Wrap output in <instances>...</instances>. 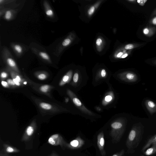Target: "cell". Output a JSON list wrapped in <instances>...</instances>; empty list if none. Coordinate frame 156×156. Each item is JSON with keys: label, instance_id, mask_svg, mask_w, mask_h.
I'll return each mask as SVG.
<instances>
[{"label": "cell", "instance_id": "3", "mask_svg": "<svg viewBox=\"0 0 156 156\" xmlns=\"http://www.w3.org/2000/svg\"><path fill=\"white\" fill-rule=\"evenodd\" d=\"M125 126L123 122H115L111 124L110 136L113 143H117L120 140L124 132Z\"/></svg>", "mask_w": 156, "mask_h": 156}, {"label": "cell", "instance_id": "2", "mask_svg": "<svg viewBox=\"0 0 156 156\" xmlns=\"http://www.w3.org/2000/svg\"><path fill=\"white\" fill-rule=\"evenodd\" d=\"M31 98L37 105L40 111L43 114H55L61 112L63 111V108L57 104L47 102L34 97H32Z\"/></svg>", "mask_w": 156, "mask_h": 156}, {"label": "cell", "instance_id": "14", "mask_svg": "<svg viewBox=\"0 0 156 156\" xmlns=\"http://www.w3.org/2000/svg\"><path fill=\"white\" fill-rule=\"evenodd\" d=\"M18 11V9H8L5 12L3 18L5 20L7 21L13 20L16 17Z\"/></svg>", "mask_w": 156, "mask_h": 156}, {"label": "cell", "instance_id": "11", "mask_svg": "<svg viewBox=\"0 0 156 156\" xmlns=\"http://www.w3.org/2000/svg\"><path fill=\"white\" fill-rule=\"evenodd\" d=\"M32 51L42 60L49 64H52V62L49 55L46 52L41 51L35 48H31Z\"/></svg>", "mask_w": 156, "mask_h": 156}, {"label": "cell", "instance_id": "18", "mask_svg": "<svg viewBox=\"0 0 156 156\" xmlns=\"http://www.w3.org/2000/svg\"><path fill=\"white\" fill-rule=\"evenodd\" d=\"M146 108L151 115L156 112V104L152 101L147 100L145 101Z\"/></svg>", "mask_w": 156, "mask_h": 156}, {"label": "cell", "instance_id": "24", "mask_svg": "<svg viewBox=\"0 0 156 156\" xmlns=\"http://www.w3.org/2000/svg\"><path fill=\"white\" fill-rule=\"evenodd\" d=\"M142 44H130L126 45L125 48L126 50H130L139 47L142 45Z\"/></svg>", "mask_w": 156, "mask_h": 156}, {"label": "cell", "instance_id": "9", "mask_svg": "<svg viewBox=\"0 0 156 156\" xmlns=\"http://www.w3.org/2000/svg\"><path fill=\"white\" fill-rule=\"evenodd\" d=\"M67 94L72 100L73 102L79 108L85 113L90 115H92V113L87 110L82 104L79 99L77 98L75 94L70 90H67Z\"/></svg>", "mask_w": 156, "mask_h": 156}, {"label": "cell", "instance_id": "33", "mask_svg": "<svg viewBox=\"0 0 156 156\" xmlns=\"http://www.w3.org/2000/svg\"><path fill=\"white\" fill-rule=\"evenodd\" d=\"M102 40L100 38H98L97 39L96 43L98 45H100L102 43Z\"/></svg>", "mask_w": 156, "mask_h": 156}, {"label": "cell", "instance_id": "31", "mask_svg": "<svg viewBox=\"0 0 156 156\" xmlns=\"http://www.w3.org/2000/svg\"><path fill=\"white\" fill-rule=\"evenodd\" d=\"M94 6H92L89 9L88 11V14L90 15H91L94 12Z\"/></svg>", "mask_w": 156, "mask_h": 156}, {"label": "cell", "instance_id": "17", "mask_svg": "<svg viewBox=\"0 0 156 156\" xmlns=\"http://www.w3.org/2000/svg\"><path fill=\"white\" fill-rule=\"evenodd\" d=\"M3 151L8 154L18 153L20 152V150L18 148L6 143L3 144Z\"/></svg>", "mask_w": 156, "mask_h": 156}, {"label": "cell", "instance_id": "21", "mask_svg": "<svg viewBox=\"0 0 156 156\" xmlns=\"http://www.w3.org/2000/svg\"><path fill=\"white\" fill-rule=\"evenodd\" d=\"M156 28L153 27H144L143 30V33L145 36L151 37L155 33Z\"/></svg>", "mask_w": 156, "mask_h": 156}, {"label": "cell", "instance_id": "34", "mask_svg": "<svg viewBox=\"0 0 156 156\" xmlns=\"http://www.w3.org/2000/svg\"><path fill=\"white\" fill-rule=\"evenodd\" d=\"M112 99V97L110 96H107L105 97V100L107 101H109Z\"/></svg>", "mask_w": 156, "mask_h": 156}, {"label": "cell", "instance_id": "25", "mask_svg": "<svg viewBox=\"0 0 156 156\" xmlns=\"http://www.w3.org/2000/svg\"><path fill=\"white\" fill-rule=\"evenodd\" d=\"M8 73V72L6 70V71H2L1 72L0 74L1 80H4L8 77L9 75Z\"/></svg>", "mask_w": 156, "mask_h": 156}, {"label": "cell", "instance_id": "23", "mask_svg": "<svg viewBox=\"0 0 156 156\" xmlns=\"http://www.w3.org/2000/svg\"><path fill=\"white\" fill-rule=\"evenodd\" d=\"M156 153V144L152 145V146L148 148L144 152L146 155H150Z\"/></svg>", "mask_w": 156, "mask_h": 156}, {"label": "cell", "instance_id": "12", "mask_svg": "<svg viewBox=\"0 0 156 156\" xmlns=\"http://www.w3.org/2000/svg\"><path fill=\"white\" fill-rule=\"evenodd\" d=\"M97 144L98 148L102 156H105L106 151L105 149V140L103 132H100L97 137Z\"/></svg>", "mask_w": 156, "mask_h": 156}, {"label": "cell", "instance_id": "16", "mask_svg": "<svg viewBox=\"0 0 156 156\" xmlns=\"http://www.w3.org/2000/svg\"><path fill=\"white\" fill-rule=\"evenodd\" d=\"M43 5L46 16L50 18H54V12L48 2L47 0H44L43 2Z\"/></svg>", "mask_w": 156, "mask_h": 156}, {"label": "cell", "instance_id": "36", "mask_svg": "<svg viewBox=\"0 0 156 156\" xmlns=\"http://www.w3.org/2000/svg\"><path fill=\"white\" fill-rule=\"evenodd\" d=\"M49 156H59L55 152L53 151Z\"/></svg>", "mask_w": 156, "mask_h": 156}, {"label": "cell", "instance_id": "10", "mask_svg": "<svg viewBox=\"0 0 156 156\" xmlns=\"http://www.w3.org/2000/svg\"><path fill=\"white\" fill-rule=\"evenodd\" d=\"M85 141L80 136L76 137L71 140L69 143H67L66 148L70 149H76L81 147L85 144Z\"/></svg>", "mask_w": 156, "mask_h": 156}, {"label": "cell", "instance_id": "8", "mask_svg": "<svg viewBox=\"0 0 156 156\" xmlns=\"http://www.w3.org/2000/svg\"><path fill=\"white\" fill-rule=\"evenodd\" d=\"M5 69L10 74L17 87L23 86L24 83L28 81L27 79L23 78L20 74L14 71L9 67L6 66Z\"/></svg>", "mask_w": 156, "mask_h": 156}, {"label": "cell", "instance_id": "22", "mask_svg": "<svg viewBox=\"0 0 156 156\" xmlns=\"http://www.w3.org/2000/svg\"><path fill=\"white\" fill-rule=\"evenodd\" d=\"M156 144V134L151 137L143 146L142 150L144 151L151 145Z\"/></svg>", "mask_w": 156, "mask_h": 156}, {"label": "cell", "instance_id": "1", "mask_svg": "<svg viewBox=\"0 0 156 156\" xmlns=\"http://www.w3.org/2000/svg\"><path fill=\"white\" fill-rule=\"evenodd\" d=\"M143 131L141 125L136 124L132 127L126 141V145L128 149L132 150L137 147L141 140Z\"/></svg>", "mask_w": 156, "mask_h": 156}, {"label": "cell", "instance_id": "27", "mask_svg": "<svg viewBox=\"0 0 156 156\" xmlns=\"http://www.w3.org/2000/svg\"><path fill=\"white\" fill-rule=\"evenodd\" d=\"M125 152V150L124 149H122L119 151L114 154L111 156H124Z\"/></svg>", "mask_w": 156, "mask_h": 156}, {"label": "cell", "instance_id": "19", "mask_svg": "<svg viewBox=\"0 0 156 156\" xmlns=\"http://www.w3.org/2000/svg\"><path fill=\"white\" fill-rule=\"evenodd\" d=\"M72 72L71 70L68 72L62 77L59 83L60 86H62L69 83L71 79Z\"/></svg>", "mask_w": 156, "mask_h": 156}, {"label": "cell", "instance_id": "32", "mask_svg": "<svg viewBox=\"0 0 156 156\" xmlns=\"http://www.w3.org/2000/svg\"><path fill=\"white\" fill-rule=\"evenodd\" d=\"M150 23L153 25H156V16L151 19L150 21Z\"/></svg>", "mask_w": 156, "mask_h": 156}, {"label": "cell", "instance_id": "13", "mask_svg": "<svg viewBox=\"0 0 156 156\" xmlns=\"http://www.w3.org/2000/svg\"><path fill=\"white\" fill-rule=\"evenodd\" d=\"M10 45L16 55L18 57H21L26 50L24 46L18 43H12Z\"/></svg>", "mask_w": 156, "mask_h": 156}, {"label": "cell", "instance_id": "40", "mask_svg": "<svg viewBox=\"0 0 156 156\" xmlns=\"http://www.w3.org/2000/svg\"><path fill=\"white\" fill-rule=\"evenodd\" d=\"M128 1L129 2H136V0H128Z\"/></svg>", "mask_w": 156, "mask_h": 156}, {"label": "cell", "instance_id": "5", "mask_svg": "<svg viewBox=\"0 0 156 156\" xmlns=\"http://www.w3.org/2000/svg\"><path fill=\"white\" fill-rule=\"evenodd\" d=\"M31 87L39 93L44 94L51 98L50 92L54 88V86L48 84L36 83L27 79Z\"/></svg>", "mask_w": 156, "mask_h": 156}, {"label": "cell", "instance_id": "15", "mask_svg": "<svg viewBox=\"0 0 156 156\" xmlns=\"http://www.w3.org/2000/svg\"><path fill=\"white\" fill-rule=\"evenodd\" d=\"M122 79L124 80L129 82H135L138 80L137 75L131 72H126L123 73L122 76Z\"/></svg>", "mask_w": 156, "mask_h": 156}, {"label": "cell", "instance_id": "26", "mask_svg": "<svg viewBox=\"0 0 156 156\" xmlns=\"http://www.w3.org/2000/svg\"><path fill=\"white\" fill-rule=\"evenodd\" d=\"M6 81L8 83L10 87H11L12 88H15L17 87L12 79H7L6 80Z\"/></svg>", "mask_w": 156, "mask_h": 156}, {"label": "cell", "instance_id": "42", "mask_svg": "<svg viewBox=\"0 0 156 156\" xmlns=\"http://www.w3.org/2000/svg\"><path fill=\"white\" fill-rule=\"evenodd\" d=\"M16 156V155H13V156Z\"/></svg>", "mask_w": 156, "mask_h": 156}, {"label": "cell", "instance_id": "6", "mask_svg": "<svg viewBox=\"0 0 156 156\" xmlns=\"http://www.w3.org/2000/svg\"><path fill=\"white\" fill-rule=\"evenodd\" d=\"M37 128V123L36 119H34L26 128L21 138V141L27 142L30 140L34 136Z\"/></svg>", "mask_w": 156, "mask_h": 156}, {"label": "cell", "instance_id": "39", "mask_svg": "<svg viewBox=\"0 0 156 156\" xmlns=\"http://www.w3.org/2000/svg\"><path fill=\"white\" fill-rule=\"evenodd\" d=\"M152 15H156V9L154 10V11L153 12Z\"/></svg>", "mask_w": 156, "mask_h": 156}, {"label": "cell", "instance_id": "29", "mask_svg": "<svg viewBox=\"0 0 156 156\" xmlns=\"http://www.w3.org/2000/svg\"><path fill=\"white\" fill-rule=\"evenodd\" d=\"M147 1V0H137V2L141 6H144L145 3Z\"/></svg>", "mask_w": 156, "mask_h": 156}, {"label": "cell", "instance_id": "20", "mask_svg": "<svg viewBox=\"0 0 156 156\" xmlns=\"http://www.w3.org/2000/svg\"><path fill=\"white\" fill-rule=\"evenodd\" d=\"M34 75L38 80H45L49 76L48 73L44 71H36L34 73Z\"/></svg>", "mask_w": 156, "mask_h": 156}, {"label": "cell", "instance_id": "4", "mask_svg": "<svg viewBox=\"0 0 156 156\" xmlns=\"http://www.w3.org/2000/svg\"><path fill=\"white\" fill-rule=\"evenodd\" d=\"M2 57L7 67L21 74L20 72L11 53L6 47L3 48L2 50Z\"/></svg>", "mask_w": 156, "mask_h": 156}, {"label": "cell", "instance_id": "38", "mask_svg": "<svg viewBox=\"0 0 156 156\" xmlns=\"http://www.w3.org/2000/svg\"><path fill=\"white\" fill-rule=\"evenodd\" d=\"M128 55V54L127 53H125L122 55V58H124L126 57Z\"/></svg>", "mask_w": 156, "mask_h": 156}, {"label": "cell", "instance_id": "28", "mask_svg": "<svg viewBox=\"0 0 156 156\" xmlns=\"http://www.w3.org/2000/svg\"><path fill=\"white\" fill-rule=\"evenodd\" d=\"M1 83L2 86L4 87L7 88L10 87L7 82L4 80H1Z\"/></svg>", "mask_w": 156, "mask_h": 156}, {"label": "cell", "instance_id": "41", "mask_svg": "<svg viewBox=\"0 0 156 156\" xmlns=\"http://www.w3.org/2000/svg\"><path fill=\"white\" fill-rule=\"evenodd\" d=\"M153 63L154 64L156 65V59L153 61Z\"/></svg>", "mask_w": 156, "mask_h": 156}, {"label": "cell", "instance_id": "37", "mask_svg": "<svg viewBox=\"0 0 156 156\" xmlns=\"http://www.w3.org/2000/svg\"><path fill=\"white\" fill-rule=\"evenodd\" d=\"M122 54H123V52H120L117 54V56L118 58L119 57L122 55Z\"/></svg>", "mask_w": 156, "mask_h": 156}, {"label": "cell", "instance_id": "30", "mask_svg": "<svg viewBox=\"0 0 156 156\" xmlns=\"http://www.w3.org/2000/svg\"><path fill=\"white\" fill-rule=\"evenodd\" d=\"M78 78H79L78 74L77 73H75L74 74L73 77V81L75 83L77 82L78 80Z\"/></svg>", "mask_w": 156, "mask_h": 156}, {"label": "cell", "instance_id": "35", "mask_svg": "<svg viewBox=\"0 0 156 156\" xmlns=\"http://www.w3.org/2000/svg\"><path fill=\"white\" fill-rule=\"evenodd\" d=\"M106 74V73L105 70L104 69L102 70L101 71V76L102 77H104Z\"/></svg>", "mask_w": 156, "mask_h": 156}, {"label": "cell", "instance_id": "7", "mask_svg": "<svg viewBox=\"0 0 156 156\" xmlns=\"http://www.w3.org/2000/svg\"><path fill=\"white\" fill-rule=\"evenodd\" d=\"M47 142L52 146H60L63 150L66 148L67 143L59 133L54 134L51 135L48 138Z\"/></svg>", "mask_w": 156, "mask_h": 156}]
</instances>
